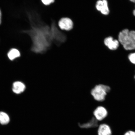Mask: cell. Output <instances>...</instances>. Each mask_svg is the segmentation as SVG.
Returning a JSON list of instances; mask_svg holds the SVG:
<instances>
[{
	"mask_svg": "<svg viewBox=\"0 0 135 135\" xmlns=\"http://www.w3.org/2000/svg\"><path fill=\"white\" fill-rule=\"evenodd\" d=\"M133 79H134V81L135 83V70H134V76H133Z\"/></svg>",
	"mask_w": 135,
	"mask_h": 135,
	"instance_id": "2e32d148",
	"label": "cell"
},
{
	"mask_svg": "<svg viewBox=\"0 0 135 135\" xmlns=\"http://www.w3.org/2000/svg\"><path fill=\"white\" fill-rule=\"evenodd\" d=\"M41 1L45 6H48L54 2L55 0H41Z\"/></svg>",
	"mask_w": 135,
	"mask_h": 135,
	"instance_id": "4fadbf2b",
	"label": "cell"
},
{
	"mask_svg": "<svg viewBox=\"0 0 135 135\" xmlns=\"http://www.w3.org/2000/svg\"><path fill=\"white\" fill-rule=\"evenodd\" d=\"M10 119L8 114L3 112H0V124L4 125L10 122Z\"/></svg>",
	"mask_w": 135,
	"mask_h": 135,
	"instance_id": "8fae6325",
	"label": "cell"
},
{
	"mask_svg": "<svg viewBox=\"0 0 135 135\" xmlns=\"http://www.w3.org/2000/svg\"><path fill=\"white\" fill-rule=\"evenodd\" d=\"M58 26L61 30L65 31H70L73 28L74 23L70 18H63L58 22Z\"/></svg>",
	"mask_w": 135,
	"mask_h": 135,
	"instance_id": "5b68a950",
	"label": "cell"
},
{
	"mask_svg": "<svg viewBox=\"0 0 135 135\" xmlns=\"http://www.w3.org/2000/svg\"><path fill=\"white\" fill-rule=\"evenodd\" d=\"M112 88L110 86L105 84L96 85L91 90V93L94 100L102 102L106 100L107 96L110 93Z\"/></svg>",
	"mask_w": 135,
	"mask_h": 135,
	"instance_id": "7a4b0ae2",
	"label": "cell"
},
{
	"mask_svg": "<svg viewBox=\"0 0 135 135\" xmlns=\"http://www.w3.org/2000/svg\"><path fill=\"white\" fill-rule=\"evenodd\" d=\"M97 135H112V131L110 127L105 123H100L97 128Z\"/></svg>",
	"mask_w": 135,
	"mask_h": 135,
	"instance_id": "52a82bcc",
	"label": "cell"
},
{
	"mask_svg": "<svg viewBox=\"0 0 135 135\" xmlns=\"http://www.w3.org/2000/svg\"><path fill=\"white\" fill-rule=\"evenodd\" d=\"M128 59L131 65L135 66V52L129 54L128 56Z\"/></svg>",
	"mask_w": 135,
	"mask_h": 135,
	"instance_id": "7c38bea8",
	"label": "cell"
},
{
	"mask_svg": "<svg viewBox=\"0 0 135 135\" xmlns=\"http://www.w3.org/2000/svg\"><path fill=\"white\" fill-rule=\"evenodd\" d=\"M95 7L97 11L101 14L107 16L109 13L107 0H98L96 2Z\"/></svg>",
	"mask_w": 135,
	"mask_h": 135,
	"instance_id": "277c9868",
	"label": "cell"
},
{
	"mask_svg": "<svg viewBox=\"0 0 135 135\" xmlns=\"http://www.w3.org/2000/svg\"><path fill=\"white\" fill-rule=\"evenodd\" d=\"M123 135H135V131L129 130L126 131Z\"/></svg>",
	"mask_w": 135,
	"mask_h": 135,
	"instance_id": "5bb4252c",
	"label": "cell"
},
{
	"mask_svg": "<svg viewBox=\"0 0 135 135\" xmlns=\"http://www.w3.org/2000/svg\"><path fill=\"white\" fill-rule=\"evenodd\" d=\"M1 18H2V13L1 12L0 9V25L1 24Z\"/></svg>",
	"mask_w": 135,
	"mask_h": 135,
	"instance_id": "9a60e30c",
	"label": "cell"
},
{
	"mask_svg": "<svg viewBox=\"0 0 135 135\" xmlns=\"http://www.w3.org/2000/svg\"><path fill=\"white\" fill-rule=\"evenodd\" d=\"M129 1L131 2L135 3V0H129Z\"/></svg>",
	"mask_w": 135,
	"mask_h": 135,
	"instance_id": "ac0fdd59",
	"label": "cell"
},
{
	"mask_svg": "<svg viewBox=\"0 0 135 135\" xmlns=\"http://www.w3.org/2000/svg\"><path fill=\"white\" fill-rule=\"evenodd\" d=\"M93 114L94 117L100 123L104 121L108 117L109 112L105 106H99L94 110Z\"/></svg>",
	"mask_w": 135,
	"mask_h": 135,
	"instance_id": "3957f363",
	"label": "cell"
},
{
	"mask_svg": "<svg viewBox=\"0 0 135 135\" xmlns=\"http://www.w3.org/2000/svg\"><path fill=\"white\" fill-rule=\"evenodd\" d=\"M118 40L127 51L135 50V31L125 29L120 32Z\"/></svg>",
	"mask_w": 135,
	"mask_h": 135,
	"instance_id": "6da1fadb",
	"label": "cell"
},
{
	"mask_svg": "<svg viewBox=\"0 0 135 135\" xmlns=\"http://www.w3.org/2000/svg\"><path fill=\"white\" fill-rule=\"evenodd\" d=\"M133 14L134 15V16H135V9H134V11H133Z\"/></svg>",
	"mask_w": 135,
	"mask_h": 135,
	"instance_id": "e0dca14e",
	"label": "cell"
},
{
	"mask_svg": "<svg viewBox=\"0 0 135 135\" xmlns=\"http://www.w3.org/2000/svg\"><path fill=\"white\" fill-rule=\"evenodd\" d=\"M20 52L18 50L16 49H12L9 51L8 54V58L11 60H13L14 59L20 56Z\"/></svg>",
	"mask_w": 135,
	"mask_h": 135,
	"instance_id": "30bf717a",
	"label": "cell"
},
{
	"mask_svg": "<svg viewBox=\"0 0 135 135\" xmlns=\"http://www.w3.org/2000/svg\"><path fill=\"white\" fill-rule=\"evenodd\" d=\"M100 123L94 117L91 118L88 122L84 123H78L79 127L83 129H89L98 128Z\"/></svg>",
	"mask_w": 135,
	"mask_h": 135,
	"instance_id": "ba28073f",
	"label": "cell"
},
{
	"mask_svg": "<svg viewBox=\"0 0 135 135\" xmlns=\"http://www.w3.org/2000/svg\"><path fill=\"white\" fill-rule=\"evenodd\" d=\"M25 86L23 83L17 81L13 84L12 90L13 92L16 94H20L24 91Z\"/></svg>",
	"mask_w": 135,
	"mask_h": 135,
	"instance_id": "9c48e42d",
	"label": "cell"
},
{
	"mask_svg": "<svg viewBox=\"0 0 135 135\" xmlns=\"http://www.w3.org/2000/svg\"><path fill=\"white\" fill-rule=\"evenodd\" d=\"M104 43L106 46L112 51L117 50L119 48L120 44L118 40H114L111 36L107 37L104 39Z\"/></svg>",
	"mask_w": 135,
	"mask_h": 135,
	"instance_id": "8992f818",
	"label": "cell"
}]
</instances>
